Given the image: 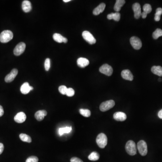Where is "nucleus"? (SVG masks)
I'll return each instance as SVG.
<instances>
[{
  "label": "nucleus",
  "instance_id": "nucleus-1",
  "mask_svg": "<svg viewBox=\"0 0 162 162\" xmlns=\"http://www.w3.org/2000/svg\"><path fill=\"white\" fill-rule=\"evenodd\" d=\"M13 34L10 30H4L0 34V41L2 43H7L12 40Z\"/></svg>",
  "mask_w": 162,
  "mask_h": 162
},
{
  "label": "nucleus",
  "instance_id": "nucleus-2",
  "mask_svg": "<svg viewBox=\"0 0 162 162\" xmlns=\"http://www.w3.org/2000/svg\"><path fill=\"white\" fill-rule=\"evenodd\" d=\"M126 152L130 155H134L136 153V143L132 140L127 142L125 146Z\"/></svg>",
  "mask_w": 162,
  "mask_h": 162
},
{
  "label": "nucleus",
  "instance_id": "nucleus-3",
  "mask_svg": "<svg viewBox=\"0 0 162 162\" xmlns=\"http://www.w3.org/2000/svg\"><path fill=\"white\" fill-rule=\"evenodd\" d=\"M96 142L99 147L104 148L107 145L108 142L107 136L104 133H100L97 136Z\"/></svg>",
  "mask_w": 162,
  "mask_h": 162
},
{
  "label": "nucleus",
  "instance_id": "nucleus-4",
  "mask_svg": "<svg viewBox=\"0 0 162 162\" xmlns=\"http://www.w3.org/2000/svg\"><path fill=\"white\" fill-rule=\"evenodd\" d=\"M137 149L140 154L142 156H146L148 152L147 144L143 140H141L138 142Z\"/></svg>",
  "mask_w": 162,
  "mask_h": 162
},
{
  "label": "nucleus",
  "instance_id": "nucleus-5",
  "mask_svg": "<svg viewBox=\"0 0 162 162\" xmlns=\"http://www.w3.org/2000/svg\"><path fill=\"white\" fill-rule=\"evenodd\" d=\"M115 105V102L113 100H109L102 103L99 106V109L102 112L106 111L111 109Z\"/></svg>",
  "mask_w": 162,
  "mask_h": 162
},
{
  "label": "nucleus",
  "instance_id": "nucleus-6",
  "mask_svg": "<svg viewBox=\"0 0 162 162\" xmlns=\"http://www.w3.org/2000/svg\"><path fill=\"white\" fill-rule=\"evenodd\" d=\"M82 37L85 41L90 44H94L96 42V39L93 35L88 31H84L82 34Z\"/></svg>",
  "mask_w": 162,
  "mask_h": 162
},
{
  "label": "nucleus",
  "instance_id": "nucleus-7",
  "mask_svg": "<svg viewBox=\"0 0 162 162\" xmlns=\"http://www.w3.org/2000/svg\"><path fill=\"white\" fill-rule=\"evenodd\" d=\"M99 71L102 74H104L108 76L112 74L113 69L111 66L108 64H104L99 68Z\"/></svg>",
  "mask_w": 162,
  "mask_h": 162
},
{
  "label": "nucleus",
  "instance_id": "nucleus-8",
  "mask_svg": "<svg viewBox=\"0 0 162 162\" xmlns=\"http://www.w3.org/2000/svg\"><path fill=\"white\" fill-rule=\"evenodd\" d=\"M26 48V45L24 42H21L16 45L14 50V54L16 56H19L24 53Z\"/></svg>",
  "mask_w": 162,
  "mask_h": 162
},
{
  "label": "nucleus",
  "instance_id": "nucleus-9",
  "mask_svg": "<svg viewBox=\"0 0 162 162\" xmlns=\"http://www.w3.org/2000/svg\"><path fill=\"white\" fill-rule=\"evenodd\" d=\"M130 43L132 47L136 50H139L142 47V42L138 38L132 37L130 39Z\"/></svg>",
  "mask_w": 162,
  "mask_h": 162
},
{
  "label": "nucleus",
  "instance_id": "nucleus-10",
  "mask_svg": "<svg viewBox=\"0 0 162 162\" xmlns=\"http://www.w3.org/2000/svg\"><path fill=\"white\" fill-rule=\"evenodd\" d=\"M18 71L16 68L12 69L10 74L7 75L5 78V81L6 82H11L14 80L16 76L17 75Z\"/></svg>",
  "mask_w": 162,
  "mask_h": 162
},
{
  "label": "nucleus",
  "instance_id": "nucleus-11",
  "mask_svg": "<svg viewBox=\"0 0 162 162\" xmlns=\"http://www.w3.org/2000/svg\"><path fill=\"white\" fill-rule=\"evenodd\" d=\"M132 9L134 11V17L136 19H138L142 15L140 5L138 3H135L132 5Z\"/></svg>",
  "mask_w": 162,
  "mask_h": 162
},
{
  "label": "nucleus",
  "instance_id": "nucleus-12",
  "mask_svg": "<svg viewBox=\"0 0 162 162\" xmlns=\"http://www.w3.org/2000/svg\"><path fill=\"white\" fill-rule=\"evenodd\" d=\"M26 119V115L23 112L18 113L15 116L14 118V121L18 123H23Z\"/></svg>",
  "mask_w": 162,
  "mask_h": 162
},
{
  "label": "nucleus",
  "instance_id": "nucleus-13",
  "mask_svg": "<svg viewBox=\"0 0 162 162\" xmlns=\"http://www.w3.org/2000/svg\"><path fill=\"white\" fill-rule=\"evenodd\" d=\"M33 89V87L29 85V83L27 82L24 83L20 88L21 92L23 94H28L29 92Z\"/></svg>",
  "mask_w": 162,
  "mask_h": 162
},
{
  "label": "nucleus",
  "instance_id": "nucleus-14",
  "mask_svg": "<svg viewBox=\"0 0 162 162\" xmlns=\"http://www.w3.org/2000/svg\"><path fill=\"white\" fill-rule=\"evenodd\" d=\"M121 76L123 79L128 81H132L133 80V76L129 70H124L121 72Z\"/></svg>",
  "mask_w": 162,
  "mask_h": 162
},
{
  "label": "nucleus",
  "instance_id": "nucleus-15",
  "mask_svg": "<svg viewBox=\"0 0 162 162\" xmlns=\"http://www.w3.org/2000/svg\"><path fill=\"white\" fill-rule=\"evenodd\" d=\"M113 117L115 120L118 121H124L126 119V115L122 112H116L114 113Z\"/></svg>",
  "mask_w": 162,
  "mask_h": 162
},
{
  "label": "nucleus",
  "instance_id": "nucleus-16",
  "mask_svg": "<svg viewBox=\"0 0 162 162\" xmlns=\"http://www.w3.org/2000/svg\"><path fill=\"white\" fill-rule=\"evenodd\" d=\"M53 39L56 42H58V43H67L68 41V39L62 36L61 35L59 34H54L53 36Z\"/></svg>",
  "mask_w": 162,
  "mask_h": 162
},
{
  "label": "nucleus",
  "instance_id": "nucleus-17",
  "mask_svg": "<svg viewBox=\"0 0 162 162\" xmlns=\"http://www.w3.org/2000/svg\"><path fill=\"white\" fill-rule=\"evenodd\" d=\"M47 112L45 110L38 111L35 114V117L38 121H41L44 119L45 116L47 115Z\"/></svg>",
  "mask_w": 162,
  "mask_h": 162
},
{
  "label": "nucleus",
  "instance_id": "nucleus-18",
  "mask_svg": "<svg viewBox=\"0 0 162 162\" xmlns=\"http://www.w3.org/2000/svg\"><path fill=\"white\" fill-rule=\"evenodd\" d=\"M22 8L23 11L25 13H28L31 11L32 5L31 2L29 1H24L22 4Z\"/></svg>",
  "mask_w": 162,
  "mask_h": 162
},
{
  "label": "nucleus",
  "instance_id": "nucleus-19",
  "mask_svg": "<svg viewBox=\"0 0 162 162\" xmlns=\"http://www.w3.org/2000/svg\"><path fill=\"white\" fill-rule=\"evenodd\" d=\"M77 64L78 66L81 68H84L88 66L89 64V61L87 59L81 57L77 60Z\"/></svg>",
  "mask_w": 162,
  "mask_h": 162
},
{
  "label": "nucleus",
  "instance_id": "nucleus-20",
  "mask_svg": "<svg viewBox=\"0 0 162 162\" xmlns=\"http://www.w3.org/2000/svg\"><path fill=\"white\" fill-rule=\"evenodd\" d=\"M105 8V4L104 3L100 4L99 5L93 10V14L95 15H98L102 13Z\"/></svg>",
  "mask_w": 162,
  "mask_h": 162
},
{
  "label": "nucleus",
  "instance_id": "nucleus-21",
  "mask_svg": "<svg viewBox=\"0 0 162 162\" xmlns=\"http://www.w3.org/2000/svg\"><path fill=\"white\" fill-rule=\"evenodd\" d=\"M120 14L119 12L111 13L107 15V18L108 20H114L116 21H119L120 19Z\"/></svg>",
  "mask_w": 162,
  "mask_h": 162
},
{
  "label": "nucleus",
  "instance_id": "nucleus-22",
  "mask_svg": "<svg viewBox=\"0 0 162 162\" xmlns=\"http://www.w3.org/2000/svg\"><path fill=\"white\" fill-rule=\"evenodd\" d=\"M151 71L153 74L159 76V77L162 76V67L161 66H153L151 68Z\"/></svg>",
  "mask_w": 162,
  "mask_h": 162
},
{
  "label": "nucleus",
  "instance_id": "nucleus-23",
  "mask_svg": "<svg viewBox=\"0 0 162 162\" xmlns=\"http://www.w3.org/2000/svg\"><path fill=\"white\" fill-rule=\"evenodd\" d=\"M124 0H117L114 7V10L117 12H119L121 10V7L125 3Z\"/></svg>",
  "mask_w": 162,
  "mask_h": 162
},
{
  "label": "nucleus",
  "instance_id": "nucleus-24",
  "mask_svg": "<svg viewBox=\"0 0 162 162\" xmlns=\"http://www.w3.org/2000/svg\"><path fill=\"white\" fill-rule=\"evenodd\" d=\"M99 158V154L95 151L92 152L88 156V159L91 161H97Z\"/></svg>",
  "mask_w": 162,
  "mask_h": 162
},
{
  "label": "nucleus",
  "instance_id": "nucleus-25",
  "mask_svg": "<svg viewBox=\"0 0 162 162\" xmlns=\"http://www.w3.org/2000/svg\"><path fill=\"white\" fill-rule=\"evenodd\" d=\"M20 138L21 140H22L23 142L28 143L31 142V138L30 136L27 135V134H24V133L20 134Z\"/></svg>",
  "mask_w": 162,
  "mask_h": 162
},
{
  "label": "nucleus",
  "instance_id": "nucleus-26",
  "mask_svg": "<svg viewBox=\"0 0 162 162\" xmlns=\"http://www.w3.org/2000/svg\"><path fill=\"white\" fill-rule=\"evenodd\" d=\"M162 14V8H158L156 11V13L155 14V20L156 21H159L160 20L161 15Z\"/></svg>",
  "mask_w": 162,
  "mask_h": 162
},
{
  "label": "nucleus",
  "instance_id": "nucleus-27",
  "mask_svg": "<svg viewBox=\"0 0 162 162\" xmlns=\"http://www.w3.org/2000/svg\"><path fill=\"white\" fill-rule=\"evenodd\" d=\"M79 112L84 117H86V118L90 117L91 115L90 110L88 109H81L79 110Z\"/></svg>",
  "mask_w": 162,
  "mask_h": 162
},
{
  "label": "nucleus",
  "instance_id": "nucleus-28",
  "mask_svg": "<svg viewBox=\"0 0 162 162\" xmlns=\"http://www.w3.org/2000/svg\"><path fill=\"white\" fill-rule=\"evenodd\" d=\"M153 37L155 39H157L158 38L162 36V30L160 28H157L153 33Z\"/></svg>",
  "mask_w": 162,
  "mask_h": 162
},
{
  "label": "nucleus",
  "instance_id": "nucleus-29",
  "mask_svg": "<svg viewBox=\"0 0 162 162\" xmlns=\"http://www.w3.org/2000/svg\"><path fill=\"white\" fill-rule=\"evenodd\" d=\"M143 12L146 14H149L152 11V7H151V5L148 4H146L145 5L143 6Z\"/></svg>",
  "mask_w": 162,
  "mask_h": 162
},
{
  "label": "nucleus",
  "instance_id": "nucleus-30",
  "mask_svg": "<svg viewBox=\"0 0 162 162\" xmlns=\"http://www.w3.org/2000/svg\"><path fill=\"white\" fill-rule=\"evenodd\" d=\"M44 67L46 71H49L51 67V60L50 59L47 58L45 59L44 63Z\"/></svg>",
  "mask_w": 162,
  "mask_h": 162
},
{
  "label": "nucleus",
  "instance_id": "nucleus-31",
  "mask_svg": "<svg viewBox=\"0 0 162 162\" xmlns=\"http://www.w3.org/2000/svg\"><path fill=\"white\" fill-rule=\"evenodd\" d=\"M67 89L68 88L65 86H61L59 88V92L62 95H66Z\"/></svg>",
  "mask_w": 162,
  "mask_h": 162
},
{
  "label": "nucleus",
  "instance_id": "nucleus-32",
  "mask_svg": "<svg viewBox=\"0 0 162 162\" xmlns=\"http://www.w3.org/2000/svg\"><path fill=\"white\" fill-rule=\"evenodd\" d=\"M75 94L74 90L72 88H68L67 89V92H66V95L69 97H72L74 96Z\"/></svg>",
  "mask_w": 162,
  "mask_h": 162
},
{
  "label": "nucleus",
  "instance_id": "nucleus-33",
  "mask_svg": "<svg viewBox=\"0 0 162 162\" xmlns=\"http://www.w3.org/2000/svg\"><path fill=\"white\" fill-rule=\"evenodd\" d=\"M38 162V159L36 156L29 157L26 159V162Z\"/></svg>",
  "mask_w": 162,
  "mask_h": 162
},
{
  "label": "nucleus",
  "instance_id": "nucleus-34",
  "mask_svg": "<svg viewBox=\"0 0 162 162\" xmlns=\"http://www.w3.org/2000/svg\"><path fill=\"white\" fill-rule=\"evenodd\" d=\"M70 162H83L81 159L77 157H73L70 159Z\"/></svg>",
  "mask_w": 162,
  "mask_h": 162
},
{
  "label": "nucleus",
  "instance_id": "nucleus-35",
  "mask_svg": "<svg viewBox=\"0 0 162 162\" xmlns=\"http://www.w3.org/2000/svg\"><path fill=\"white\" fill-rule=\"evenodd\" d=\"M64 128H65V133H70L71 131H72V130L71 126H70V127L66 126V127Z\"/></svg>",
  "mask_w": 162,
  "mask_h": 162
},
{
  "label": "nucleus",
  "instance_id": "nucleus-36",
  "mask_svg": "<svg viewBox=\"0 0 162 162\" xmlns=\"http://www.w3.org/2000/svg\"><path fill=\"white\" fill-rule=\"evenodd\" d=\"M59 135H60V136H62V135H63V134H65V131L64 128H60L59 129Z\"/></svg>",
  "mask_w": 162,
  "mask_h": 162
},
{
  "label": "nucleus",
  "instance_id": "nucleus-37",
  "mask_svg": "<svg viewBox=\"0 0 162 162\" xmlns=\"http://www.w3.org/2000/svg\"><path fill=\"white\" fill-rule=\"evenodd\" d=\"M4 148V147L3 144L0 143V155H1L2 152H3Z\"/></svg>",
  "mask_w": 162,
  "mask_h": 162
},
{
  "label": "nucleus",
  "instance_id": "nucleus-38",
  "mask_svg": "<svg viewBox=\"0 0 162 162\" xmlns=\"http://www.w3.org/2000/svg\"><path fill=\"white\" fill-rule=\"evenodd\" d=\"M4 110L3 109V107L0 105V117H1L4 115Z\"/></svg>",
  "mask_w": 162,
  "mask_h": 162
},
{
  "label": "nucleus",
  "instance_id": "nucleus-39",
  "mask_svg": "<svg viewBox=\"0 0 162 162\" xmlns=\"http://www.w3.org/2000/svg\"><path fill=\"white\" fill-rule=\"evenodd\" d=\"M158 116L160 119H162V109L158 113Z\"/></svg>",
  "mask_w": 162,
  "mask_h": 162
},
{
  "label": "nucleus",
  "instance_id": "nucleus-40",
  "mask_svg": "<svg viewBox=\"0 0 162 162\" xmlns=\"http://www.w3.org/2000/svg\"><path fill=\"white\" fill-rule=\"evenodd\" d=\"M70 1H71V0H64L63 1L65 2H68Z\"/></svg>",
  "mask_w": 162,
  "mask_h": 162
},
{
  "label": "nucleus",
  "instance_id": "nucleus-41",
  "mask_svg": "<svg viewBox=\"0 0 162 162\" xmlns=\"http://www.w3.org/2000/svg\"><path fill=\"white\" fill-rule=\"evenodd\" d=\"M159 82H161V81H162V79H161V78H159Z\"/></svg>",
  "mask_w": 162,
  "mask_h": 162
}]
</instances>
